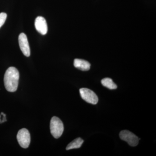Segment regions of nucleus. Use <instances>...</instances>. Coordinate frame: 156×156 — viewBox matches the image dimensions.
<instances>
[{"instance_id":"f257e3e1","label":"nucleus","mask_w":156,"mask_h":156,"mask_svg":"<svg viewBox=\"0 0 156 156\" xmlns=\"http://www.w3.org/2000/svg\"><path fill=\"white\" fill-rule=\"evenodd\" d=\"M19 79V73L15 67H10L4 76V84L7 91L14 92L17 90Z\"/></svg>"},{"instance_id":"f03ea898","label":"nucleus","mask_w":156,"mask_h":156,"mask_svg":"<svg viewBox=\"0 0 156 156\" xmlns=\"http://www.w3.org/2000/svg\"><path fill=\"white\" fill-rule=\"evenodd\" d=\"M50 129L53 137L55 138H59L64 131L63 123L58 117H53L50 121Z\"/></svg>"},{"instance_id":"7ed1b4c3","label":"nucleus","mask_w":156,"mask_h":156,"mask_svg":"<svg viewBox=\"0 0 156 156\" xmlns=\"http://www.w3.org/2000/svg\"><path fill=\"white\" fill-rule=\"evenodd\" d=\"M17 140L20 145L23 148H27L30 142V135L28 130L22 128L17 133Z\"/></svg>"},{"instance_id":"20e7f679","label":"nucleus","mask_w":156,"mask_h":156,"mask_svg":"<svg viewBox=\"0 0 156 156\" xmlns=\"http://www.w3.org/2000/svg\"><path fill=\"white\" fill-rule=\"evenodd\" d=\"M82 98L88 103L96 104L98 102V97L95 92L87 88H82L80 90Z\"/></svg>"},{"instance_id":"39448f33","label":"nucleus","mask_w":156,"mask_h":156,"mask_svg":"<svg viewBox=\"0 0 156 156\" xmlns=\"http://www.w3.org/2000/svg\"><path fill=\"white\" fill-rule=\"evenodd\" d=\"M119 136L121 139L126 141L131 146L135 147L138 145L139 138L131 131L123 130L120 132Z\"/></svg>"},{"instance_id":"423d86ee","label":"nucleus","mask_w":156,"mask_h":156,"mask_svg":"<svg viewBox=\"0 0 156 156\" xmlns=\"http://www.w3.org/2000/svg\"><path fill=\"white\" fill-rule=\"evenodd\" d=\"M18 41L20 48L23 55L27 57H29L30 55V50L29 44L26 35L24 33H21L19 35Z\"/></svg>"},{"instance_id":"0eeeda50","label":"nucleus","mask_w":156,"mask_h":156,"mask_svg":"<svg viewBox=\"0 0 156 156\" xmlns=\"http://www.w3.org/2000/svg\"><path fill=\"white\" fill-rule=\"evenodd\" d=\"M35 27L37 30L41 34L44 35L47 34L48 24L44 17L41 16L37 17L35 20Z\"/></svg>"},{"instance_id":"6e6552de","label":"nucleus","mask_w":156,"mask_h":156,"mask_svg":"<svg viewBox=\"0 0 156 156\" xmlns=\"http://www.w3.org/2000/svg\"><path fill=\"white\" fill-rule=\"evenodd\" d=\"M74 66L75 67L82 71H88L90 69V65L89 62L83 59L76 58L74 61Z\"/></svg>"},{"instance_id":"1a4fd4ad","label":"nucleus","mask_w":156,"mask_h":156,"mask_svg":"<svg viewBox=\"0 0 156 156\" xmlns=\"http://www.w3.org/2000/svg\"><path fill=\"white\" fill-rule=\"evenodd\" d=\"M83 142V140L80 137H78L70 143L66 147V150H69L73 149L79 148L81 147Z\"/></svg>"},{"instance_id":"9d476101","label":"nucleus","mask_w":156,"mask_h":156,"mask_svg":"<svg viewBox=\"0 0 156 156\" xmlns=\"http://www.w3.org/2000/svg\"><path fill=\"white\" fill-rule=\"evenodd\" d=\"M101 83L104 87L110 89H115L117 88L116 84H115L112 80L109 78H104L101 80Z\"/></svg>"},{"instance_id":"9b49d317","label":"nucleus","mask_w":156,"mask_h":156,"mask_svg":"<svg viewBox=\"0 0 156 156\" xmlns=\"http://www.w3.org/2000/svg\"><path fill=\"white\" fill-rule=\"evenodd\" d=\"M7 17V15L6 13L3 12L0 13V28L4 25L5 22Z\"/></svg>"}]
</instances>
